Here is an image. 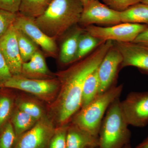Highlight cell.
Wrapping results in <instances>:
<instances>
[{
  "label": "cell",
  "instance_id": "1",
  "mask_svg": "<svg viewBox=\"0 0 148 148\" xmlns=\"http://www.w3.org/2000/svg\"><path fill=\"white\" fill-rule=\"evenodd\" d=\"M113 44L112 41L103 42L85 58L57 74L60 88L51 105V113L57 127L69 124L80 110L85 80L89 74L97 69Z\"/></svg>",
  "mask_w": 148,
  "mask_h": 148
},
{
  "label": "cell",
  "instance_id": "2",
  "mask_svg": "<svg viewBox=\"0 0 148 148\" xmlns=\"http://www.w3.org/2000/svg\"><path fill=\"white\" fill-rule=\"evenodd\" d=\"M83 8L81 0H53L35 22L46 34L56 40L79 24Z\"/></svg>",
  "mask_w": 148,
  "mask_h": 148
},
{
  "label": "cell",
  "instance_id": "3",
  "mask_svg": "<svg viewBox=\"0 0 148 148\" xmlns=\"http://www.w3.org/2000/svg\"><path fill=\"white\" fill-rule=\"evenodd\" d=\"M120 102V98H116L106 112L98 134V148H123L130 144L131 133Z\"/></svg>",
  "mask_w": 148,
  "mask_h": 148
},
{
  "label": "cell",
  "instance_id": "4",
  "mask_svg": "<svg viewBox=\"0 0 148 148\" xmlns=\"http://www.w3.org/2000/svg\"><path fill=\"white\" fill-rule=\"evenodd\" d=\"M123 86H115L99 94L85 108L81 109L73 117L72 123L92 135L98 137L101 124L112 103L120 98Z\"/></svg>",
  "mask_w": 148,
  "mask_h": 148
},
{
  "label": "cell",
  "instance_id": "5",
  "mask_svg": "<svg viewBox=\"0 0 148 148\" xmlns=\"http://www.w3.org/2000/svg\"><path fill=\"white\" fill-rule=\"evenodd\" d=\"M0 88L23 90L49 102L54 100L58 95L60 83L57 78L37 79L29 78L20 75L12 76L5 82L0 84Z\"/></svg>",
  "mask_w": 148,
  "mask_h": 148
},
{
  "label": "cell",
  "instance_id": "6",
  "mask_svg": "<svg viewBox=\"0 0 148 148\" xmlns=\"http://www.w3.org/2000/svg\"><path fill=\"white\" fill-rule=\"evenodd\" d=\"M148 27L146 24L122 22L108 27L90 25L84 30L90 35L102 41L132 42Z\"/></svg>",
  "mask_w": 148,
  "mask_h": 148
},
{
  "label": "cell",
  "instance_id": "7",
  "mask_svg": "<svg viewBox=\"0 0 148 148\" xmlns=\"http://www.w3.org/2000/svg\"><path fill=\"white\" fill-rule=\"evenodd\" d=\"M120 106L129 125L143 127L148 124V91L130 92Z\"/></svg>",
  "mask_w": 148,
  "mask_h": 148
},
{
  "label": "cell",
  "instance_id": "8",
  "mask_svg": "<svg viewBox=\"0 0 148 148\" xmlns=\"http://www.w3.org/2000/svg\"><path fill=\"white\" fill-rule=\"evenodd\" d=\"M55 130L52 122L44 116L17 138L14 148H47Z\"/></svg>",
  "mask_w": 148,
  "mask_h": 148
},
{
  "label": "cell",
  "instance_id": "9",
  "mask_svg": "<svg viewBox=\"0 0 148 148\" xmlns=\"http://www.w3.org/2000/svg\"><path fill=\"white\" fill-rule=\"evenodd\" d=\"M121 23L120 12L111 8L99 0H90L84 6L79 24L86 27L94 24L114 25Z\"/></svg>",
  "mask_w": 148,
  "mask_h": 148
},
{
  "label": "cell",
  "instance_id": "10",
  "mask_svg": "<svg viewBox=\"0 0 148 148\" xmlns=\"http://www.w3.org/2000/svg\"><path fill=\"white\" fill-rule=\"evenodd\" d=\"M122 56L113 45L107 51L97 69L99 82V94L116 85V81L122 63Z\"/></svg>",
  "mask_w": 148,
  "mask_h": 148
},
{
  "label": "cell",
  "instance_id": "11",
  "mask_svg": "<svg viewBox=\"0 0 148 148\" xmlns=\"http://www.w3.org/2000/svg\"><path fill=\"white\" fill-rule=\"evenodd\" d=\"M13 26L25 33L49 56H57L58 47L56 40L46 34L38 27L35 18L23 16L18 12Z\"/></svg>",
  "mask_w": 148,
  "mask_h": 148
},
{
  "label": "cell",
  "instance_id": "12",
  "mask_svg": "<svg viewBox=\"0 0 148 148\" xmlns=\"http://www.w3.org/2000/svg\"><path fill=\"white\" fill-rule=\"evenodd\" d=\"M114 45L122 56L121 69L132 66L148 75V46L133 42H114Z\"/></svg>",
  "mask_w": 148,
  "mask_h": 148
},
{
  "label": "cell",
  "instance_id": "13",
  "mask_svg": "<svg viewBox=\"0 0 148 148\" xmlns=\"http://www.w3.org/2000/svg\"><path fill=\"white\" fill-rule=\"evenodd\" d=\"M0 51L12 75H21L23 62L13 24L0 38Z\"/></svg>",
  "mask_w": 148,
  "mask_h": 148
},
{
  "label": "cell",
  "instance_id": "14",
  "mask_svg": "<svg viewBox=\"0 0 148 148\" xmlns=\"http://www.w3.org/2000/svg\"><path fill=\"white\" fill-rule=\"evenodd\" d=\"M62 42L59 52V60L64 65L74 63L80 37L84 29L77 24L72 28Z\"/></svg>",
  "mask_w": 148,
  "mask_h": 148
},
{
  "label": "cell",
  "instance_id": "15",
  "mask_svg": "<svg viewBox=\"0 0 148 148\" xmlns=\"http://www.w3.org/2000/svg\"><path fill=\"white\" fill-rule=\"evenodd\" d=\"M66 145L67 148L98 147V137L71 123L67 130Z\"/></svg>",
  "mask_w": 148,
  "mask_h": 148
},
{
  "label": "cell",
  "instance_id": "16",
  "mask_svg": "<svg viewBox=\"0 0 148 148\" xmlns=\"http://www.w3.org/2000/svg\"><path fill=\"white\" fill-rule=\"evenodd\" d=\"M51 74L44 56L40 49L29 61L22 64L21 75L27 77L37 79L53 78Z\"/></svg>",
  "mask_w": 148,
  "mask_h": 148
},
{
  "label": "cell",
  "instance_id": "17",
  "mask_svg": "<svg viewBox=\"0 0 148 148\" xmlns=\"http://www.w3.org/2000/svg\"><path fill=\"white\" fill-rule=\"evenodd\" d=\"M121 22L146 24L148 26V4L143 3L120 12Z\"/></svg>",
  "mask_w": 148,
  "mask_h": 148
},
{
  "label": "cell",
  "instance_id": "18",
  "mask_svg": "<svg viewBox=\"0 0 148 148\" xmlns=\"http://www.w3.org/2000/svg\"><path fill=\"white\" fill-rule=\"evenodd\" d=\"M99 88L100 82L96 69L87 76L84 83L81 109L86 107L95 99L98 95Z\"/></svg>",
  "mask_w": 148,
  "mask_h": 148
},
{
  "label": "cell",
  "instance_id": "19",
  "mask_svg": "<svg viewBox=\"0 0 148 148\" xmlns=\"http://www.w3.org/2000/svg\"><path fill=\"white\" fill-rule=\"evenodd\" d=\"M53 0H21L18 13L36 18L46 10Z\"/></svg>",
  "mask_w": 148,
  "mask_h": 148
},
{
  "label": "cell",
  "instance_id": "20",
  "mask_svg": "<svg viewBox=\"0 0 148 148\" xmlns=\"http://www.w3.org/2000/svg\"><path fill=\"white\" fill-rule=\"evenodd\" d=\"M105 42L98 39L84 31L80 37L75 62L85 58L101 44Z\"/></svg>",
  "mask_w": 148,
  "mask_h": 148
},
{
  "label": "cell",
  "instance_id": "21",
  "mask_svg": "<svg viewBox=\"0 0 148 148\" xmlns=\"http://www.w3.org/2000/svg\"><path fill=\"white\" fill-rule=\"evenodd\" d=\"M15 29L22 62H28L39 50V46L21 30L15 28Z\"/></svg>",
  "mask_w": 148,
  "mask_h": 148
},
{
  "label": "cell",
  "instance_id": "22",
  "mask_svg": "<svg viewBox=\"0 0 148 148\" xmlns=\"http://www.w3.org/2000/svg\"><path fill=\"white\" fill-rule=\"evenodd\" d=\"M38 121L36 119L19 110L13 114L12 123L17 138L33 127Z\"/></svg>",
  "mask_w": 148,
  "mask_h": 148
},
{
  "label": "cell",
  "instance_id": "23",
  "mask_svg": "<svg viewBox=\"0 0 148 148\" xmlns=\"http://www.w3.org/2000/svg\"><path fill=\"white\" fill-rule=\"evenodd\" d=\"M17 137L11 122H7L1 128L0 148H14Z\"/></svg>",
  "mask_w": 148,
  "mask_h": 148
},
{
  "label": "cell",
  "instance_id": "24",
  "mask_svg": "<svg viewBox=\"0 0 148 148\" xmlns=\"http://www.w3.org/2000/svg\"><path fill=\"white\" fill-rule=\"evenodd\" d=\"M69 124L56 128L47 148H67L66 137Z\"/></svg>",
  "mask_w": 148,
  "mask_h": 148
},
{
  "label": "cell",
  "instance_id": "25",
  "mask_svg": "<svg viewBox=\"0 0 148 148\" xmlns=\"http://www.w3.org/2000/svg\"><path fill=\"white\" fill-rule=\"evenodd\" d=\"M18 109L39 120L44 116L42 109L36 103L29 101H21L18 104Z\"/></svg>",
  "mask_w": 148,
  "mask_h": 148
},
{
  "label": "cell",
  "instance_id": "26",
  "mask_svg": "<svg viewBox=\"0 0 148 148\" xmlns=\"http://www.w3.org/2000/svg\"><path fill=\"white\" fill-rule=\"evenodd\" d=\"M17 13L0 9V38L13 25L17 17Z\"/></svg>",
  "mask_w": 148,
  "mask_h": 148
},
{
  "label": "cell",
  "instance_id": "27",
  "mask_svg": "<svg viewBox=\"0 0 148 148\" xmlns=\"http://www.w3.org/2000/svg\"><path fill=\"white\" fill-rule=\"evenodd\" d=\"M12 102L7 96L0 97V129L7 123L11 113Z\"/></svg>",
  "mask_w": 148,
  "mask_h": 148
},
{
  "label": "cell",
  "instance_id": "28",
  "mask_svg": "<svg viewBox=\"0 0 148 148\" xmlns=\"http://www.w3.org/2000/svg\"><path fill=\"white\" fill-rule=\"evenodd\" d=\"M143 0H103L104 4L118 11L125 10L130 7L141 3Z\"/></svg>",
  "mask_w": 148,
  "mask_h": 148
},
{
  "label": "cell",
  "instance_id": "29",
  "mask_svg": "<svg viewBox=\"0 0 148 148\" xmlns=\"http://www.w3.org/2000/svg\"><path fill=\"white\" fill-rule=\"evenodd\" d=\"M21 2V0H0V9L18 13Z\"/></svg>",
  "mask_w": 148,
  "mask_h": 148
},
{
  "label": "cell",
  "instance_id": "30",
  "mask_svg": "<svg viewBox=\"0 0 148 148\" xmlns=\"http://www.w3.org/2000/svg\"><path fill=\"white\" fill-rule=\"evenodd\" d=\"M12 76L0 51V84L5 82Z\"/></svg>",
  "mask_w": 148,
  "mask_h": 148
},
{
  "label": "cell",
  "instance_id": "31",
  "mask_svg": "<svg viewBox=\"0 0 148 148\" xmlns=\"http://www.w3.org/2000/svg\"><path fill=\"white\" fill-rule=\"evenodd\" d=\"M133 42L148 46V27L138 36Z\"/></svg>",
  "mask_w": 148,
  "mask_h": 148
},
{
  "label": "cell",
  "instance_id": "32",
  "mask_svg": "<svg viewBox=\"0 0 148 148\" xmlns=\"http://www.w3.org/2000/svg\"><path fill=\"white\" fill-rule=\"evenodd\" d=\"M135 148H148V136L136 146Z\"/></svg>",
  "mask_w": 148,
  "mask_h": 148
},
{
  "label": "cell",
  "instance_id": "33",
  "mask_svg": "<svg viewBox=\"0 0 148 148\" xmlns=\"http://www.w3.org/2000/svg\"><path fill=\"white\" fill-rule=\"evenodd\" d=\"M90 0H81L82 2L83 5L84 6Z\"/></svg>",
  "mask_w": 148,
  "mask_h": 148
},
{
  "label": "cell",
  "instance_id": "34",
  "mask_svg": "<svg viewBox=\"0 0 148 148\" xmlns=\"http://www.w3.org/2000/svg\"><path fill=\"white\" fill-rule=\"evenodd\" d=\"M123 148H132L131 147V145L130 144H128L127 145L125 146Z\"/></svg>",
  "mask_w": 148,
  "mask_h": 148
},
{
  "label": "cell",
  "instance_id": "35",
  "mask_svg": "<svg viewBox=\"0 0 148 148\" xmlns=\"http://www.w3.org/2000/svg\"><path fill=\"white\" fill-rule=\"evenodd\" d=\"M142 3L148 4V0H143V1H142Z\"/></svg>",
  "mask_w": 148,
  "mask_h": 148
},
{
  "label": "cell",
  "instance_id": "36",
  "mask_svg": "<svg viewBox=\"0 0 148 148\" xmlns=\"http://www.w3.org/2000/svg\"><path fill=\"white\" fill-rule=\"evenodd\" d=\"M98 148V147H89V148Z\"/></svg>",
  "mask_w": 148,
  "mask_h": 148
}]
</instances>
